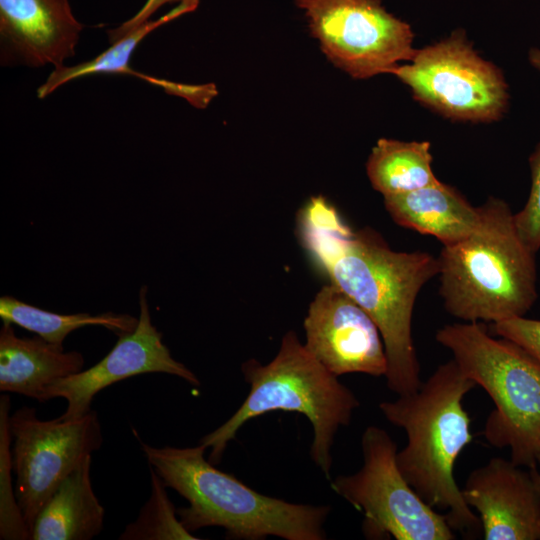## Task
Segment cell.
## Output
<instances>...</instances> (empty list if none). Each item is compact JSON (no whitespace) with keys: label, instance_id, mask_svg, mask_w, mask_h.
Listing matches in <instances>:
<instances>
[{"label":"cell","instance_id":"cell-1","mask_svg":"<svg viewBox=\"0 0 540 540\" xmlns=\"http://www.w3.org/2000/svg\"><path fill=\"white\" fill-rule=\"evenodd\" d=\"M317 261L376 323L387 357L388 388L397 395L419 389L420 366L412 339V314L421 288L439 273L428 252L392 250L374 230L337 236Z\"/></svg>","mask_w":540,"mask_h":540},{"label":"cell","instance_id":"cell-2","mask_svg":"<svg viewBox=\"0 0 540 540\" xmlns=\"http://www.w3.org/2000/svg\"><path fill=\"white\" fill-rule=\"evenodd\" d=\"M475 386L452 359L418 390L379 404L384 417L407 435V444L396 454L400 472L428 505L447 511L453 530L466 535L477 533L481 521L463 498L454 466L472 441L463 399Z\"/></svg>","mask_w":540,"mask_h":540},{"label":"cell","instance_id":"cell-3","mask_svg":"<svg viewBox=\"0 0 540 540\" xmlns=\"http://www.w3.org/2000/svg\"><path fill=\"white\" fill-rule=\"evenodd\" d=\"M139 442L149 466L166 487L188 501L189 506L177 509V515L189 532L220 527L228 539L326 538L324 524L330 506L290 503L261 494L206 460L207 448L202 444L156 448Z\"/></svg>","mask_w":540,"mask_h":540},{"label":"cell","instance_id":"cell-4","mask_svg":"<svg viewBox=\"0 0 540 540\" xmlns=\"http://www.w3.org/2000/svg\"><path fill=\"white\" fill-rule=\"evenodd\" d=\"M479 211L474 230L437 257L444 307L464 322L523 317L537 300L536 254L504 200L489 197Z\"/></svg>","mask_w":540,"mask_h":540},{"label":"cell","instance_id":"cell-5","mask_svg":"<svg viewBox=\"0 0 540 540\" xmlns=\"http://www.w3.org/2000/svg\"><path fill=\"white\" fill-rule=\"evenodd\" d=\"M241 370L250 391L225 423L199 441L211 449L208 460L218 464L228 443L250 419L271 411L296 412L312 424L310 456L330 479L335 435L341 426L349 425L359 407L354 393L299 342L294 331L283 336L280 349L269 364L250 359Z\"/></svg>","mask_w":540,"mask_h":540},{"label":"cell","instance_id":"cell-6","mask_svg":"<svg viewBox=\"0 0 540 540\" xmlns=\"http://www.w3.org/2000/svg\"><path fill=\"white\" fill-rule=\"evenodd\" d=\"M436 340L494 403L483 429L486 441L496 448H509L510 460L516 465L536 468L540 362L515 342L492 337L480 322L444 325Z\"/></svg>","mask_w":540,"mask_h":540},{"label":"cell","instance_id":"cell-7","mask_svg":"<svg viewBox=\"0 0 540 540\" xmlns=\"http://www.w3.org/2000/svg\"><path fill=\"white\" fill-rule=\"evenodd\" d=\"M363 465L354 474L337 476L332 490L363 516L368 539L453 540L446 516L428 505L400 472L396 443L386 430L368 426L362 435Z\"/></svg>","mask_w":540,"mask_h":540},{"label":"cell","instance_id":"cell-8","mask_svg":"<svg viewBox=\"0 0 540 540\" xmlns=\"http://www.w3.org/2000/svg\"><path fill=\"white\" fill-rule=\"evenodd\" d=\"M391 74L410 88L416 101L451 120L493 122L508 107L502 71L474 50L463 29L417 49L409 63Z\"/></svg>","mask_w":540,"mask_h":540},{"label":"cell","instance_id":"cell-9","mask_svg":"<svg viewBox=\"0 0 540 540\" xmlns=\"http://www.w3.org/2000/svg\"><path fill=\"white\" fill-rule=\"evenodd\" d=\"M327 59L354 79L391 74L417 49L410 25L381 0H293Z\"/></svg>","mask_w":540,"mask_h":540},{"label":"cell","instance_id":"cell-10","mask_svg":"<svg viewBox=\"0 0 540 540\" xmlns=\"http://www.w3.org/2000/svg\"><path fill=\"white\" fill-rule=\"evenodd\" d=\"M15 495L30 531L52 493L103 442L98 415L91 410L70 420H40L23 406L8 418Z\"/></svg>","mask_w":540,"mask_h":540},{"label":"cell","instance_id":"cell-11","mask_svg":"<svg viewBox=\"0 0 540 540\" xmlns=\"http://www.w3.org/2000/svg\"><path fill=\"white\" fill-rule=\"evenodd\" d=\"M147 291L144 285L139 292L140 316L134 331L118 335L114 347L94 366L58 379L46 388V401L60 397L67 402L59 419L70 420L87 414L97 393L140 374L166 373L200 385L197 376L172 357L162 333L152 324Z\"/></svg>","mask_w":540,"mask_h":540},{"label":"cell","instance_id":"cell-12","mask_svg":"<svg viewBox=\"0 0 540 540\" xmlns=\"http://www.w3.org/2000/svg\"><path fill=\"white\" fill-rule=\"evenodd\" d=\"M306 349L332 374L385 376L387 357L370 315L337 285L321 288L304 319Z\"/></svg>","mask_w":540,"mask_h":540},{"label":"cell","instance_id":"cell-13","mask_svg":"<svg viewBox=\"0 0 540 540\" xmlns=\"http://www.w3.org/2000/svg\"><path fill=\"white\" fill-rule=\"evenodd\" d=\"M481 521L485 540H540V490L533 468L493 457L461 488Z\"/></svg>","mask_w":540,"mask_h":540},{"label":"cell","instance_id":"cell-14","mask_svg":"<svg viewBox=\"0 0 540 540\" xmlns=\"http://www.w3.org/2000/svg\"><path fill=\"white\" fill-rule=\"evenodd\" d=\"M83 25L68 0H0L2 55L30 67L64 66Z\"/></svg>","mask_w":540,"mask_h":540},{"label":"cell","instance_id":"cell-15","mask_svg":"<svg viewBox=\"0 0 540 540\" xmlns=\"http://www.w3.org/2000/svg\"><path fill=\"white\" fill-rule=\"evenodd\" d=\"M12 325L3 322L0 330V391L46 402V388L83 370L84 357L38 335L18 337Z\"/></svg>","mask_w":540,"mask_h":540},{"label":"cell","instance_id":"cell-16","mask_svg":"<svg viewBox=\"0 0 540 540\" xmlns=\"http://www.w3.org/2000/svg\"><path fill=\"white\" fill-rule=\"evenodd\" d=\"M391 218L400 226L434 236L443 246L468 236L478 224L475 207L454 187L441 181L384 197Z\"/></svg>","mask_w":540,"mask_h":540},{"label":"cell","instance_id":"cell-17","mask_svg":"<svg viewBox=\"0 0 540 540\" xmlns=\"http://www.w3.org/2000/svg\"><path fill=\"white\" fill-rule=\"evenodd\" d=\"M92 455L72 471L40 510L31 540H90L104 525V508L91 482Z\"/></svg>","mask_w":540,"mask_h":540},{"label":"cell","instance_id":"cell-18","mask_svg":"<svg viewBox=\"0 0 540 540\" xmlns=\"http://www.w3.org/2000/svg\"><path fill=\"white\" fill-rule=\"evenodd\" d=\"M430 147L428 141L379 139L366 163L372 187L385 197L439 183Z\"/></svg>","mask_w":540,"mask_h":540},{"label":"cell","instance_id":"cell-19","mask_svg":"<svg viewBox=\"0 0 540 540\" xmlns=\"http://www.w3.org/2000/svg\"><path fill=\"white\" fill-rule=\"evenodd\" d=\"M187 13L182 6L177 5L167 14L156 20H149L133 32L111 43V47L95 58L75 66L55 68L47 80L38 88V98H46L57 88L69 81L99 73L131 75L164 89L168 94H175L178 89V83L135 71L130 68L129 61L136 46L150 32Z\"/></svg>","mask_w":540,"mask_h":540},{"label":"cell","instance_id":"cell-20","mask_svg":"<svg viewBox=\"0 0 540 540\" xmlns=\"http://www.w3.org/2000/svg\"><path fill=\"white\" fill-rule=\"evenodd\" d=\"M0 317L3 322L18 325L52 344L61 346L68 334L85 326H102L118 336L134 331L138 324V318L129 314L112 312L97 315L57 314L27 304L12 296L0 298Z\"/></svg>","mask_w":540,"mask_h":540},{"label":"cell","instance_id":"cell-21","mask_svg":"<svg viewBox=\"0 0 540 540\" xmlns=\"http://www.w3.org/2000/svg\"><path fill=\"white\" fill-rule=\"evenodd\" d=\"M150 468L151 495L134 522L128 524L119 540L198 539L181 523L177 509L167 495L166 485Z\"/></svg>","mask_w":540,"mask_h":540},{"label":"cell","instance_id":"cell-22","mask_svg":"<svg viewBox=\"0 0 540 540\" xmlns=\"http://www.w3.org/2000/svg\"><path fill=\"white\" fill-rule=\"evenodd\" d=\"M10 398L0 397V539H31L12 490V438L8 427Z\"/></svg>","mask_w":540,"mask_h":540},{"label":"cell","instance_id":"cell-23","mask_svg":"<svg viewBox=\"0 0 540 540\" xmlns=\"http://www.w3.org/2000/svg\"><path fill=\"white\" fill-rule=\"evenodd\" d=\"M531 189L523 208L514 213L518 234L533 252L540 249V143L529 157Z\"/></svg>","mask_w":540,"mask_h":540},{"label":"cell","instance_id":"cell-24","mask_svg":"<svg viewBox=\"0 0 540 540\" xmlns=\"http://www.w3.org/2000/svg\"><path fill=\"white\" fill-rule=\"evenodd\" d=\"M492 331L524 348L540 362V320L516 317L492 323Z\"/></svg>","mask_w":540,"mask_h":540},{"label":"cell","instance_id":"cell-25","mask_svg":"<svg viewBox=\"0 0 540 540\" xmlns=\"http://www.w3.org/2000/svg\"><path fill=\"white\" fill-rule=\"evenodd\" d=\"M169 3H178L187 10L188 13L194 12L199 0H147L142 8L130 19L123 22L115 29L107 31L110 43L116 42L122 37L136 30L138 27L148 22L150 17L163 5Z\"/></svg>","mask_w":540,"mask_h":540},{"label":"cell","instance_id":"cell-26","mask_svg":"<svg viewBox=\"0 0 540 540\" xmlns=\"http://www.w3.org/2000/svg\"><path fill=\"white\" fill-rule=\"evenodd\" d=\"M529 63L538 71H540V49L533 47L528 52Z\"/></svg>","mask_w":540,"mask_h":540},{"label":"cell","instance_id":"cell-27","mask_svg":"<svg viewBox=\"0 0 540 540\" xmlns=\"http://www.w3.org/2000/svg\"><path fill=\"white\" fill-rule=\"evenodd\" d=\"M540 466V451L538 453V456H537V466ZM533 475H534V478H535V481L537 483V486L540 490V470L536 468H533Z\"/></svg>","mask_w":540,"mask_h":540}]
</instances>
